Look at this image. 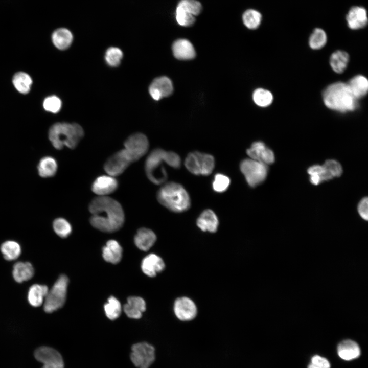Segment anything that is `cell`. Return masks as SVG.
<instances>
[{"label": "cell", "instance_id": "ee69618b", "mask_svg": "<svg viewBox=\"0 0 368 368\" xmlns=\"http://www.w3.org/2000/svg\"><path fill=\"white\" fill-rule=\"evenodd\" d=\"M178 6L194 16L198 15L202 10L201 4L196 0H181Z\"/></svg>", "mask_w": 368, "mask_h": 368}, {"label": "cell", "instance_id": "d590c367", "mask_svg": "<svg viewBox=\"0 0 368 368\" xmlns=\"http://www.w3.org/2000/svg\"><path fill=\"white\" fill-rule=\"evenodd\" d=\"M262 20L261 13L254 9L246 11L243 15V21L245 26L250 29H256Z\"/></svg>", "mask_w": 368, "mask_h": 368}, {"label": "cell", "instance_id": "9a60e30c", "mask_svg": "<svg viewBox=\"0 0 368 368\" xmlns=\"http://www.w3.org/2000/svg\"><path fill=\"white\" fill-rule=\"evenodd\" d=\"M118 187V182L113 176L102 175L98 177L91 185V190L98 196H106L114 192Z\"/></svg>", "mask_w": 368, "mask_h": 368}, {"label": "cell", "instance_id": "f6af8a7d", "mask_svg": "<svg viewBox=\"0 0 368 368\" xmlns=\"http://www.w3.org/2000/svg\"><path fill=\"white\" fill-rule=\"evenodd\" d=\"M367 201V197H364L359 201L357 206V210L359 215L366 221L367 220L368 218Z\"/></svg>", "mask_w": 368, "mask_h": 368}, {"label": "cell", "instance_id": "7bdbcfd3", "mask_svg": "<svg viewBox=\"0 0 368 368\" xmlns=\"http://www.w3.org/2000/svg\"><path fill=\"white\" fill-rule=\"evenodd\" d=\"M62 102L56 96H51L45 98L43 102L44 109L53 113H56L61 109Z\"/></svg>", "mask_w": 368, "mask_h": 368}, {"label": "cell", "instance_id": "7dc6e473", "mask_svg": "<svg viewBox=\"0 0 368 368\" xmlns=\"http://www.w3.org/2000/svg\"><path fill=\"white\" fill-rule=\"evenodd\" d=\"M42 368H64V362H58L44 364Z\"/></svg>", "mask_w": 368, "mask_h": 368}, {"label": "cell", "instance_id": "5bb4252c", "mask_svg": "<svg viewBox=\"0 0 368 368\" xmlns=\"http://www.w3.org/2000/svg\"><path fill=\"white\" fill-rule=\"evenodd\" d=\"M173 90V86L171 80L165 76L155 79L149 88L150 96L156 101L170 96Z\"/></svg>", "mask_w": 368, "mask_h": 368}, {"label": "cell", "instance_id": "2e32d148", "mask_svg": "<svg viewBox=\"0 0 368 368\" xmlns=\"http://www.w3.org/2000/svg\"><path fill=\"white\" fill-rule=\"evenodd\" d=\"M346 20L351 29H362L367 25L368 22L367 11L363 7H352L348 12Z\"/></svg>", "mask_w": 368, "mask_h": 368}, {"label": "cell", "instance_id": "6da1fadb", "mask_svg": "<svg viewBox=\"0 0 368 368\" xmlns=\"http://www.w3.org/2000/svg\"><path fill=\"white\" fill-rule=\"evenodd\" d=\"M89 210L90 224L102 232H116L124 224L125 215L121 205L109 197L99 196L95 198L90 202Z\"/></svg>", "mask_w": 368, "mask_h": 368}, {"label": "cell", "instance_id": "f35d334b", "mask_svg": "<svg viewBox=\"0 0 368 368\" xmlns=\"http://www.w3.org/2000/svg\"><path fill=\"white\" fill-rule=\"evenodd\" d=\"M53 227L55 233L61 238L68 237L72 232L71 225L63 218L55 219L53 223Z\"/></svg>", "mask_w": 368, "mask_h": 368}, {"label": "cell", "instance_id": "d6986e66", "mask_svg": "<svg viewBox=\"0 0 368 368\" xmlns=\"http://www.w3.org/2000/svg\"><path fill=\"white\" fill-rule=\"evenodd\" d=\"M196 224L202 231L213 233L217 231L219 221L214 212L211 210L207 209L197 218Z\"/></svg>", "mask_w": 368, "mask_h": 368}, {"label": "cell", "instance_id": "4fadbf2b", "mask_svg": "<svg viewBox=\"0 0 368 368\" xmlns=\"http://www.w3.org/2000/svg\"><path fill=\"white\" fill-rule=\"evenodd\" d=\"M246 152L250 158L267 166L273 164L275 161V155L273 151L261 141L253 143Z\"/></svg>", "mask_w": 368, "mask_h": 368}, {"label": "cell", "instance_id": "ba28073f", "mask_svg": "<svg viewBox=\"0 0 368 368\" xmlns=\"http://www.w3.org/2000/svg\"><path fill=\"white\" fill-rule=\"evenodd\" d=\"M185 163L187 169L192 173L208 175L214 169L215 160L211 155L195 151L188 155Z\"/></svg>", "mask_w": 368, "mask_h": 368}, {"label": "cell", "instance_id": "1f68e13d", "mask_svg": "<svg viewBox=\"0 0 368 368\" xmlns=\"http://www.w3.org/2000/svg\"><path fill=\"white\" fill-rule=\"evenodd\" d=\"M1 251L4 258L8 261L17 259L21 254V249L19 244L12 240L4 242L1 246Z\"/></svg>", "mask_w": 368, "mask_h": 368}, {"label": "cell", "instance_id": "7402d4cb", "mask_svg": "<svg viewBox=\"0 0 368 368\" xmlns=\"http://www.w3.org/2000/svg\"><path fill=\"white\" fill-rule=\"evenodd\" d=\"M145 301L138 296L128 298L127 303L124 306V311L127 316L131 318L139 319L146 310Z\"/></svg>", "mask_w": 368, "mask_h": 368}, {"label": "cell", "instance_id": "277c9868", "mask_svg": "<svg viewBox=\"0 0 368 368\" xmlns=\"http://www.w3.org/2000/svg\"><path fill=\"white\" fill-rule=\"evenodd\" d=\"M49 139L53 147L58 150L64 146L74 149L84 136L82 127L77 123H56L49 131Z\"/></svg>", "mask_w": 368, "mask_h": 368}, {"label": "cell", "instance_id": "4dcf8cb0", "mask_svg": "<svg viewBox=\"0 0 368 368\" xmlns=\"http://www.w3.org/2000/svg\"><path fill=\"white\" fill-rule=\"evenodd\" d=\"M12 82L18 92L22 94H26L30 90L32 80L27 73L19 72L14 75Z\"/></svg>", "mask_w": 368, "mask_h": 368}, {"label": "cell", "instance_id": "9c48e42d", "mask_svg": "<svg viewBox=\"0 0 368 368\" xmlns=\"http://www.w3.org/2000/svg\"><path fill=\"white\" fill-rule=\"evenodd\" d=\"M130 359L137 368H149L155 359V349L147 342L135 343L131 347Z\"/></svg>", "mask_w": 368, "mask_h": 368}, {"label": "cell", "instance_id": "44dd1931", "mask_svg": "<svg viewBox=\"0 0 368 368\" xmlns=\"http://www.w3.org/2000/svg\"><path fill=\"white\" fill-rule=\"evenodd\" d=\"M156 240L155 234L152 230L144 227L139 229L134 237L135 244L143 251L149 250Z\"/></svg>", "mask_w": 368, "mask_h": 368}, {"label": "cell", "instance_id": "d4e9b609", "mask_svg": "<svg viewBox=\"0 0 368 368\" xmlns=\"http://www.w3.org/2000/svg\"><path fill=\"white\" fill-rule=\"evenodd\" d=\"M73 36L71 32L66 28H59L55 30L52 35V41L54 45L61 50H66L71 45Z\"/></svg>", "mask_w": 368, "mask_h": 368}, {"label": "cell", "instance_id": "d6a6232c", "mask_svg": "<svg viewBox=\"0 0 368 368\" xmlns=\"http://www.w3.org/2000/svg\"><path fill=\"white\" fill-rule=\"evenodd\" d=\"M252 99L257 105L262 107H266L269 106L272 103L273 96L269 90L262 88H259L254 91Z\"/></svg>", "mask_w": 368, "mask_h": 368}, {"label": "cell", "instance_id": "f546056e", "mask_svg": "<svg viewBox=\"0 0 368 368\" xmlns=\"http://www.w3.org/2000/svg\"><path fill=\"white\" fill-rule=\"evenodd\" d=\"M57 167V163L55 159L48 156L40 159L37 166V170L40 176L48 178L55 175Z\"/></svg>", "mask_w": 368, "mask_h": 368}, {"label": "cell", "instance_id": "f1b7e54d", "mask_svg": "<svg viewBox=\"0 0 368 368\" xmlns=\"http://www.w3.org/2000/svg\"><path fill=\"white\" fill-rule=\"evenodd\" d=\"M349 61V56L346 52L337 50L331 54L329 62L332 69L335 73L340 74L346 69Z\"/></svg>", "mask_w": 368, "mask_h": 368}, {"label": "cell", "instance_id": "60d3db41", "mask_svg": "<svg viewBox=\"0 0 368 368\" xmlns=\"http://www.w3.org/2000/svg\"><path fill=\"white\" fill-rule=\"evenodd\" d=\"M176 19L179 25L185 27L190 26L195 21V16L179 6H177L176 10Z\"/></svg>", "mask_w": 368, "mask_h": 368}, {"label": "cell", "instance_id": "4316f807", "mask_svg": "<svg viewBox=\"0 0 368 368\" xmlns=\"http://www.w3.org/2000/svg\"><path fill=\"white\" fill-rule=\"evenodd\" d=\"M347 84L352 94L357 99L365 96L368 91V80L363 75L354 76Z\"/></svg>", "mask_w": 368, "mask_h": 368}, {"label": "cell", "instance_id": "836d02e7", "mask_svg": "<svg viewBox=\"0 0 368 368\" xmlns=\"http://www.w3.org/2000/svg\"><path fill=\"white\" fill-rule=\"evenodd\" d=\"M324 169L327 181L338 177L342 173L341 164L335 159H327L322 165Z\"/></svg>", "mask_w": 368, "mask_h": 368}, {"label": "cell", "instance_id": "5b68a950", "mask_svg": "<svg viewBox=\"0 0 368 368\" xmlns=\"http://www.w3.org/2000/svg\"><path fill=\"white\" fill-rule=\"evenodd\" d=\"M157 198L162 205L174 212H184L189 209L191 204L185 189L173 182L164 185L157 192Z\"/></svg>", "mask_w": 368, "mask_h": 368}, {"label": "cell", "instance_id": "74e56055", "mask_svg": "<svg viewBox=\"0 0 368 368\" xmlns=\"http://www.w3.org/2000/svg\"><path fill=\"white\" fill-rule=\"evenodd\" d=\"M307 173L309 175L310 181L312 185L316 186L326 181L322 165H314L310 166L307 169Z\"/></svg>", "mask_w": 368, "mask_h": 368}, {"label": "cell", "instance_id": "e575fe53", "mask_svg": "<svg viewBox=\"0 0 368 368\" xmlns=\"http://www.w3.org/2000/svg\"><path fill=\"white\" fill-rule=\"evenodd\" d=\"M327 41V36L325 31L320 28L315 29L309 39V45L313 50L321 49Z\"/></svg>", "mask_w": 368, "mask_h": 368}, {"label": "cell", "instance_id": "e0dca14e", "mask_svg": "<svg viewBox=\"0 0 368 368\" xmlns=\"http://www.w3.org/2000/svg\"><path fill=\"white\" fill-rule=\"evenodd\" d=\"M165 263L163 259L155 254H150L142 260L141 268L143 272L150 277H154L163 271Z\"/></svg>", "mask_w": 368, "mask_h": 368}, {"label": "cell", "instance_id": "603a6c76", "mask_svg": "<svg viewBox=\"0 0 368 368\" xmlns=\"http://www.w3.org/2000/svg\"><path fill=\"white\" fill-rule=\"evenodd\" d=\"M122 247L117 241L110 240L103 248V257L106 261L117 264L122 258Z\"/></svg>", "mask_w": 368, "mask_h": 368}, {"label": "cell", "instance_id": "7a4b0ae2", "mask_svg": "<svg viewBox=\"0 0 368 368\" xmlns=\"http://www.w3.org/2000/svg\"><path fill=\"white\" fill-rule=\"evenodd\" d=\"M163 163L178 168L180 166L181 160L179 156L173 152L166 151L161 149L153 150L146 158L145 170L148 179L154 184L163 183L167 179V174Z\"/></svg>", "mask_w": 368, "mask_h": 368}, {"label": "cell", "instance_id": "bcb514c9", "mask_svg": "<svg viewBox=\"0 0 368 368\" xmlns=\"http://www.w3.org/2000/svg\"><path fill=\"white\" fill-rule=\"evenodd\" d=\"M311 363L322 368H330V363L325 358L319 355H314L311 358Z\"/></svg>", "mask_w": 368, "mask_h": 368}, {"label": "cell", "instance_id": "83f0119b", "mask_svg": "<svg viewBox=\"0 0 368 368\" xmlns=\"http://www.w3.org/2000/svg\"><path fill=\"white\" fill-rule=\"evenodd\" d=\"M37 360L43 363H50L63 361L61 354L53 348L41 347L38 348L34 353Z\"/></svg>", "mask_w": 368, "mask_h": 368}, {"label": "cell", "instance_id": "cb8c5ba5", "mask_svg": "<svg viewBox=\"0 0 368 368\" xmlns=\"http://www.w3.org/2000/svg\"><path fill=\"white\" fill-rule=\"evenodd\" d=\"M49 288L46 285L38 284L32 285L28 293L29 304L35 307L41 306L44 303Z\"/></svg>", "mask_w": 368, "mask_h": 368}, {"label": "cell", "instance_id": "8fae6325", "mask_svg": "<svg viewBox=\"0 0 368 368\" xmlns=\"http://www.w3.org/2000/svg\"><path fill=\"white\" fill-rule=\"evenodd\" d=\"M173 312L176 318L182 321H189L196 317L198 309L193 300L188 296L176 298L173 304Z\"/></svg>", "mask_w": 368, "mask_h": 368}, {"label": "cell", "instance_id": "30bf717a", "mask_svg": "<svg viewBox=\"0 0 368 368\" xmlns=\"http://www.w3.org/2000/svg\"><path fill=\"white\" fill-rule=\"evenodd\" d=\"M124 149L131 162H135L147 152L149 142L147 137L141 133L131 135L125 141Z\"/></svg>", "mask_w": 368, "mask_h": 368}, {"label": "cell", "instance_id": "b9f144b4", "mask_svg": "<svg viewBox=\"0 0 368 368\" xmlns=\"http://www.w3.org/2000/svg\"><path fill=\"white\" fill-rule=\"evenodd\" d=\"M230 184V179L227 176L218 173L215 175L212 183L213 190L218 193L225 192Z\"/></svg>", "mask_w": 368, "mask_h": 368}, {"label": "cell", "instance_id": "c3c4849f", "mask_svg": "<svg viewBox=\"0 0 368 368\" xmlns=\"http://www.w3.org/2000/svg\"><path fill=\"white\" fill-rule=\"evenodd\" d=\"M308 368H322L318 366H317L316 365H314L311 363L309 364L308 366Z\"/></svg>", "mask_w": 368, "mask_h": 368}, {"label": "cell", "instance_id": "484cf974", "mask_svg": "<svg viewBox=\"0 0 368 368\" xmlns=\"http://www.w3.org/2000/svg\"><path fill=\"white\" fill-rule=\"evenodd\" d=\"M34 273L32 265L28 262H18L13 266L12 275L18 283H22L31 279Z\"/></svg>", "mask_w": 368, "mask_h": 368}, {"label": "cell", "instance_id": "3957f363", "mask_svg": "<svg viewBox=\"0 0 368 368\" xmlns=\"http://www.w3.org/2000/svg\"><path fill=\"white\" fill-rule=\"evenodd\" d=\"M323 99L327 107L342 113L355 110L358 107V99L352 94L347 83L342 82L327 87L323 91Z\"/></svg>", "mask_w": 368, "mask_h": 368}, {"label": "cell", "instance_id": "8d00e7d4", "mask_svg": "<svg viewBox=\"0 0 368 368\" xmlns=\"http://www.w3.org/2000/svg\"><path fill=\"white\" fill-rule=\"evenodd\" d=\"M104 310L107 317L114 320L118 318L121 312V305L120 302L114 297L110 296L104 305Z\"/></svg>", "mask_w": 368, "mask_h": 368}, {"label": "cell", "instance_id": "8992f818", "mask_svg": "<svg viewBox=\"0 0 368 368\" xmlns=\"http://www.w3.org/2000/svg\"><path fill=\"white\" fill-rule=\"evenodd\" d=\"M68 284L65 275H60L48 294L43 303V309L47 313H52L61 308L65 303Z\"/></svg>", "mask_w": 368, "mask_h": 368}, {"label": "cell", "instance_id": "ab89813d", "mask_svg": "<svg viewBox=\"0 0 368 368\" xmlns=\"http://www.w3.org/2000/svg\"><path fill=\"white\" fill-rule=\"evenodd\" d=\"M123 55V52L119 48L110 47L105 53V59L108 65L116 67L120 64Z\"/></svg>", "mask_w": 368, "mask_h": 368}, {"label": "cell", "instance_id": "52a82bcc", "mask_svg": "<svg viewBox=\"0 0 368 368\" xmlns=\"http://www.w3.org/2000/svg\"><path fill=\"white\" fill-rule=\"evenodd\" d=\"M240 168L247 183L251 187L262 183L265 180L268 171L267 165L251 158L243 160Z\"/></svg>", "mask_w": 368, "mask_h": 368}, {"label": "cell", "instance_id": "ffe728a7", "mask_svg": "<svg viewBox=\"0 0 368 368\" xmlns=\"http://www.w3.org/2000/svg\"><path fill=\"white\" fill-rule=\"evenodd\" d=\"M337 350L339 357L347 361L358 358L361 353L357 343L350 339H346L340 342L337 346Z\"/></svg>", "mask_w": 368, "mask_h": 368}, {"label": "cell", "instance_id": "7c38bea8", "mask_svg": "<svg viewBox=\"0 0 368 368\" xmlns=\"http://www.w3.org/2000/svg\"><path fill=\"white\" fill-rule=\"evenodd\" d=\"M131 163L125 150L122 149L106 160L104 169L109 175L114 177L121 174Z\"/></svg>", "mask_w": 368, "mask_h": 368}, {"label": "cell", "instance_id": "ac0fdd59", "mask_svg": "<svg viewBox=\"0 0 368 368\" xmlns=\"http://www.w3.org/2000/svg\"><path fill=\"white\" fill-rule=\"evenodd\" d=\"M172 51L174 57L179 60H190L196 55L193 44L185 39L176 40L173 44Z\"/></svg>", "mask_w": 368, "mask_h": 368}]
</instances>
